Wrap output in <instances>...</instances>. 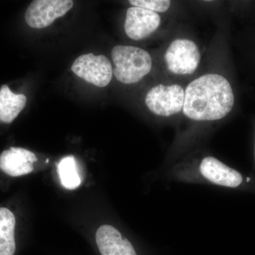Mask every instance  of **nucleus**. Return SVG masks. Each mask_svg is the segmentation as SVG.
Wrapping results in <instances>:
<instances>
[{
  "mask_svg": "<svg viewBox=\"0 0 255 255\" xmlns=\"http://www.w3.org/2000/svg\"><path fill=\"white\" fill-rule=\"evenodd\" d=\"M14 215L6 208H0V255H14L16 251Z\"/></svg>",
  "mask_w": 255,
  "mask_h": 255,
  "instance_id": "nucleus-12",
  "label": "nucleus"
},
{
  "mask_svg": "<svg viewBox=\"0 0 255 255\" xmlns=\"http://www.w3.org/2000/svg\"><path fill=\"white\" fill-rule=\"evenodd\" d=\"M58 172L62 185L70 190L77 189L81 184V178L74 156L63 157L58 164Z\"/></svg>",
  "mask_w": 255,
  "mask_h": 255,
  "instance_id": "nucleus-13",
  "label": "nucleus"
},
{
  "mask_svg": "<svg viewBox=\"0 0 255 255\" xmlns=\"http://www.w3.org/2000/svg\"><path fill=\"white\" fill-rule=\"evenodd\" d=\"M73 4L72 0H35L26 9L25 20L32 28L47 27L70 11Z\"/></svg>",
  "mask_w": 255,
  "mask_h": 255,
  "instance_id": "nucleus-7",
  "label": "nucleus"
},
{
  "mask_svg": "<svg viewBox=\"0 0 255 255\" xmlns=\"http://www.w3.org/2000/svg\"><path fill=\"white\" fill-rule=\"evenodd\" d=\"M253 174H254V175L255 176V173H253Z\"/></svg>",
  "mask_w": 255,
  "mask_h": 255,
  "instance_id": "nucleus-15",
  "label": "nucleus"
},
{
  "mask_svg": "<svg viewBox=\"0 0 255 255\" xmlns=\"http://www.w3.org/2000/svg\"><path fill=\"white\" fill-rule=\"evenodd\" d=\"M115 68L113 74L122 83L134 84L150 73L152 66L150 55L137 47L117 46L112 50Z\"/></svg>",
  "mask_w": 255,
  "mask_h": 255,
  "instance_id": "nucleus-3",
  "label": "nucleus"
},
{
  "mask_svg": "<svg viewBox=\"0 0 255 255\" xmlns=\"http://www.w3.org/2000/svg\"><path fill=\"white\" fill-rule=\"evenodd\" d=\"M26 96L16 95L7 85L0 89V121L9 124L18 117L26 104Z\"/></svg>",
  "mask_w": 255,
  "mask_h": 255,
  "instance_id": "nucleus-11",
  "label": "nucleus"
},
{
  "mask_svg": "<svg viewBox=\"0 0 255 255\" xmlns=\"http://www.w3.org/2000/svg\"><path fill=\"white\" fill-rule=\"evenodd\" d=\"M96 243L102 255H137L130 241L111 225L99 228L96 233Z\"/></svg>",
  "mask_w": 255,
  "mask_h": 255,
  "instance_id": "nucleus-9",
  "label": "nucleus"
},
{
  "mask_svg": "<svg viewBox=\"0 0 255 255\" xmlns=\"http://www.w3.org/2000/svg\"><path fill=\"white\" fill-rule=\"evenodd\" d=\"M37 157L31 151L21 147H10L0 155V169L11 177L31 173Z\"/></svg>",
  "mask_w": 255,
  "mask_h": 255,
  "instance_id": "nucleus-10",
  "label": "nucleus"
},
{
  "mask_svg": "<svg viewBox=\"0 0 255 255\" xmlns=\"http://www.w3.org/2000/svg\"><path fill=\"white\" fill-rule=\"evenodd\" d=\"M184 89L179 85L159 84L151 88L145 97V104L155 115L169 117L179 113L184 102Z\"/></svg>",
  "mask_w": 255,
  "mask_h": 255,
  "instance_id": "nucleus-5",
  "label": "nucleus"
},
{
  "mask_svg": "<svg viewBox=\"0 0 255 255\" xmlns=\"http://www.w3.org/2000/svg\"><path fill=\"white\" fill-rule=\"evenodd\" d=\"M161 23L159 14L143 9L132 6L127 11L124 28L129 38L135 41L144 39L158 28Z\"/></svg>",
  "mask_w": 255,
  "mask_h": 255,
  "instance_id": "nucleus-8",
  "label": "nucleus"
},
{
  "mask_svg": "<svg viewBox=\"0 0 255 255\" xmlns=\"http://www.w3.org/2000/svg\"><path fill=\"white\" fill-rule=\"evenodd\" d=\"M169 71L175 75H191L199 67L201 53L194 41L177 38L169 45L164 54Z\"/></svg>",
  "mask_w": 255,
  "mask_h": 255,
  "instance_id": "nucleus-4",
  "label": "nucleus"
},
{
  "mask_svg": "<svg viewBox=\"0 0 255 255\" xmlns=\"http://www.w3.org/2000/svg\"><path fill=\"white\" fill-rule=\"evenodd\" d=\"M71 69L79 78L99 87L107 86L113 76L112 63L103 55L88 53L80 55L75 60Z\"/></svg>",
  "mask_w": 255,
  "mask_h": 255,
  "instance_id": "nucleus-6",
  "label": "nucleus"
},
{
  "mask_svg": "<svg viewBox=\"0 0 255 255\" xmlns=\"http://www.w3.org/2000/svg\"><path fill=\"white\" fill-rule=\"evenodd\" d=\"M129 3L132 6L150 10L157 14L165 12L171 5L169 0H130Z\"/></svg>",
  "mask_w": 255,
  "mask_h": 255,
  "instance_id": "nucleus-14",
  "label": "nucleus"
},
{
  "mask_svg": "<svg viewBox=\"0 0 255 255\" xmlns=\"http://www.w3.org/2000/svg\"><path fill=\"white\" fill-rule=\"evenodd\" d=\"M164 174L166 179L173 182L207 184L255 194L254 174L243 173L214 156L181 162Z\"/></svg>",
  "mask_w": 255,
  "mask_h": 255,
  "instance_id": "nucleus-2",
  "label": "nucleus"
},
{
  "mask_svg": "<svg viewBox=\"0 0 255 255\" xmlns=\"http://www.w3.org/2000/svg\"><path fill=\"white\" fill-rule=\"evenodd\" d=\"M183 113L195 122H215L227 117L234 106V94L227 79L207 74L193 80L184 91Z\"/></svg>",
  "mask_w": 255,
  "mask_h": 255,
  "instance_id": "nucleus-1",
  "label": "nucleus"
}]
</instances>
